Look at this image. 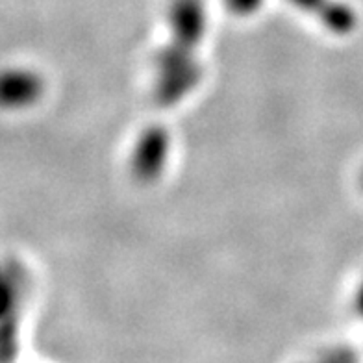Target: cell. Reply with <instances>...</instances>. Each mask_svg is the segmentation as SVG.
<instances>
[{"instance_id":"1","label":"cell","mask_w":363,"mask_h":363,"mask_svg":"<svg viewBox=\"0 0 363 363\" xmlns=\"http://www.w3.org/2000/svg\"><path fill=\"white\" fill-rule=\"evenodd\" d=\"M169 41L154 56L156 78L202 77L196 48L206 32L202 0H172L169 6Z\"/></svg>"},{"instance_id":"2","label":"cell","mask_w":363,"mask_h":363,"mask_svg":"<svg viewBox=\"0 0 363 363\" xmlns=\"http://www.w3.org/2000/svg\"><path fill=\"white\" fill-rule=\"evenodd\" d=\"M171 135L162 125H150L139 134L130 156V172L141 184H152L167 167Z\"/></svg>"},{"instance_id":"3","label":"cell","mask_w":363,"mask_h":363,"mask_svg":"<svg viewBox=\"0 0 363 363\" xmlns=\"http://www.w3.org/2000/svg\"><path fill=\"white\" fill-rule=\"evenodd\" d=\"M43 78L32 69H6L2 74L0 95L6 108H11V110H23V108L34 106L43 95Z\"/></svg>"},{"instance_id":"4","label":"cell","mask_w":363,"mask_h":363,"mask_svg":"<svg viewBox=\"0 0 363 363\" xmlns=\"http://www.w3.org/2000/svg\"><path fill=\"white\" fill-rule=\"evenodd\" d=\"M295 8L319 19L330 34L349 35L358 26V15L352 6L341 0H289Z\"/></svg>"},{"instance_id":"5","label":"cell","mask_w":363,"mask_h":363,"mask_svg":"<svg viewBox=\"0 0 363 363\" xmlns=\"http://www.w3.org/2000/svg\"><path fill=\"white\" fill-rule=\"evenodd\" d=\"M265 0H225L226 10L238 17H250L258 13Z\"/></svg>"},{"instance_id":"6","label":"cell","mask_w":363,"mask_h":363,"mask_svg":"<svg viewBox=\"0 0 363 363\" xmlns=\"http://www.w3.org/2000/svg\"><path fill=\"white\" fill-rule=\"evenodd\" d=\"M354 310H356L359 319H363V280L359 284L358 291H356V296H354Z\"/></svg>"},{"instance_id":"7","label":"cell","mask_w":363,"mask_h":363,"mask_svg":"<svg viewBox=\"0 0 363 363\" xmlns=\"http://www.w3.org/2000/svg\"><path fill=\"white\" fill-rule=\"evenodd\" d=\"M362 187H363V172H362Z\"/></svg>"}]
</instances>
